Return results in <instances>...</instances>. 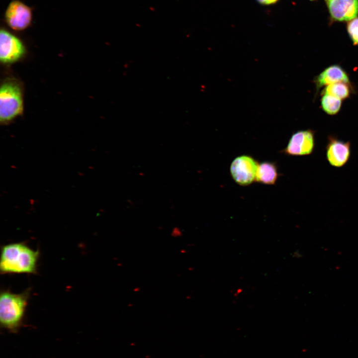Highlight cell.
Listing matches in <instances>:
<instances>
[{"instance_id":"obj_14","label":"cell","mask_w":358,"mask_h":358,"mask_svg":"<svg viewBox=\"0 0 358 358\" xmlns=\"http://www.w3.org/2000/svg\"><path fill=\"white\" fill-rule=\"evenodd\" d=\"M347 30L353 44L358 46V18H355L349 22Z\"/></svg>"},{"instance_id":"obj_8","label":"cell","mask_w":358,"mask_h":358,"mask_svg":"<svg viewBox=\"0 0 358 358\" xmlns=\"http://www.w3.org/2000/svg\"><path fill=\"white\" fill-rule=\"evenodd\" d=\"M326 158L333 167L341 168L349 161L351 156V143L329 136L326 147Z\"/></svg>"},{"instance_id":"obj_7","label":"cell","mask_w":358,"mask_h":358,"mask_svg":"<svg viewBox=\"0 0 358 358\" xmlns=\"http://www.w3.org/2000/svg\"><path fill=\"white\" fill-rule=\"evenodd\" d=\"M25 52V47L15 35L5 29L0 32V60L3 64L16 62Z\"/></svg>"},{"instance_id":"obj_10","label":"cell","mask_w":358,"mask_h":358,"mask_svg":"<svg viewBox=\"0 0 358 358\" xmlns=\"http://www.w3.org/2000/svg\"><path fill=\"white\" fill-rule=\"evenodd\" d=\"M340 82H349V78L346 71L338 65L326 68L315 80L317 89Z\"/></svg>"},{"instance_id":"obj_4","label":"cell","mask_w":358,"mask_h":358,"mask_svg":"<svg viewBox=\"0 0 358 358\" xmlns=\"http://www.w3.org/2000/svg\"><path fill=\"white\" fill-rule=\"evenodd\" d=\"M259 163L251 156L243 155L235 158L231 163L230 171L236 183L241 186L252 184L256 180Z\"/></svg>"},{"instance_id":"obj_15","label":"cell","mask_w":358,"mask_h":358,"mask_svg":"<svg viewBox=\"0 0 358 358\" xmlns=\"http://www.w3.org/2000/svg\"><path fill=\"white\" fill-rule=\"evenodd\" d=\"M258 2L263 4H271L274 3L278 0H256Z\"/></svg>"},{"instance_id":"obj_6","label":"cell","mask_w":358,"mask_h":358,"mask_svg":"<svg viewBox=\"0 0 358 358\" xmlns=\"http://www.w3.org/2000/svg\"><path fill=\"white\" fill-rule=\"evenodd\" d=\"M4 19L7 25L13 30H25L31 25L32 9L21 1L13 0L8 4L5 11Z\"/></svg>"},{"instance_id":"obj_3","label":"cell","mask_w":358,"mask_h":358,"mask_svg":"<svg viewBox=\"0 0 358 358\" xmlns=\"http://www.w3.org/2000/svg\"><path fill=\"white\" fill-rule=\"evenodd\" d=\"M22 94L19 86L14 82L4 83L0 89V121L5 124L23 112Z\"/></svg>"},{"instance_id":"obj_1","label":"cell","mask_w":358,"mask_h":358,"mask_svg":"<svg viewBox=\"0 0 358 358\" xmlns=\"http://www.w3.org/2000/svg\"><path fill=\"white\" fill-rule=\"evenodd\" d=\"M39 253L23 243L2 246L0 270L1 273H35Z\"/></svg>"},{"instance_id":"obj_5","label":"cell","mask_w":358,"mask_h":358,"mask_svg":"<svg viewBox=\"0 0 358 358\" xmlns=\"http://www.w3.org/2000/svg\"><path fill=\"white\" fill-rule=\"evenodd\" d=\"M315 144L314 131L299 130L291 135L286 147L280 152L287 156L310 155L313 152Z\"/></svg>"},{"instance_id":"obj_9","label":"cell","mask_w":358,"mask_h":358,"mask_svg":"<svg viewBox=\"0 0 358 358\" xmlns=\"http://www.w3.org/2000/svg\"><path fill=\"white\" fill-rule=\"evenodd\" d=\"M330 13L338 21L351 20L358 14V0H326Z\"/></svg>"},{"instance_id":"obj_12","label":"cell","mask_w":358,"mask_h":358,"mask_svg":"<svg viewBox=\"0 0 358 358\" xmlns=\"http://www.w3.org/2000/svg\"><path fill=\"white\" fill-rule=\"evenodd\" d=\"M351 92L350 82H340L327 86L322 93L330 95L342 100L349 97Z\"/></svg>"},{"instance_id":"obj_2","label":"cell","mask_w":358,"mask_h":358,"mask_svg":"<svg viewBox=\"0 0 358 358\" xmlns=\"http://www.w3.org/2000/svg\"><path fill=\"white\" fill-rule=\"evenodd\" d=\"M29 291L15 294L8 291L0 295V320L8 328H15L20 323L27 304Z\"/></svg>"},{"instance_id":"obj_11","label":"cell","mask_w":358,"mask_h":358,"mask_svg":"<svg viewBox=\"0 0 358 358\" xmlns=\"http://www.w3.org/2000/svg\"><path fill=\"white\" fill-rule=\"evenodd\" d=\"M279 176L276 163L265 161L259 163L256 181L267 185H274Z\"/></svg>"},{"instance_id":"obj_13","label":"cell","mask_w":358,"mask_h":358,"mask_svg":"<svg viewBox=\"0 0 358 358\" xmlns=\"http://www.w3.org/2000/svg\"><path fill=\"white\" fill-rule=\"evenodd\" d=\"M321 104L322 109L329 115H335L340 110L342 100L328 94H323Z\"/></svg>"}]
</instances>
